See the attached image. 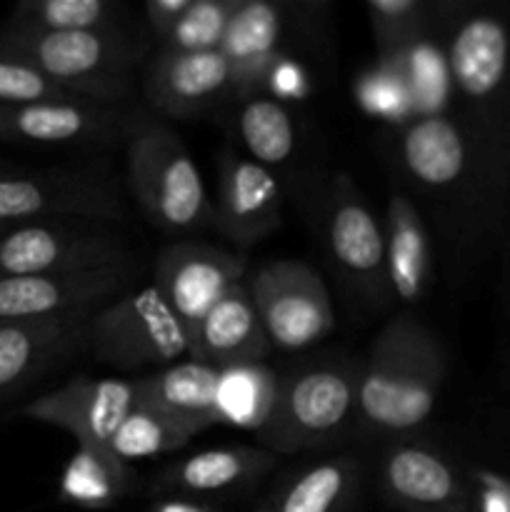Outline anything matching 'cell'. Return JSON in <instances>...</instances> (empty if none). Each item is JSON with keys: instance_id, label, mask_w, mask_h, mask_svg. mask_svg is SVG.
<instances>
[{"instance_id": "6da1fadb", "label": "cell", "mask_w": 510, "mask_h": 512, "mask_svg": "<svg viewBox=\"0 0 510 512\" xmlns=\"http://www.w3.org/2000/svg\"><path fill=\"white\" fill-rule=\"evenodd\" d=\"M450 113L463 128L485 190L510 223V5L438 3Z\"/></svg>"}, {"instance_id": "7a4b0ae2", "label": "cell", "mask_w": 510, "mask_h": 512, "mask_svg": "<svg viewBox=\"0 0 510 512\" xmlns=\"http://www.w3.org/2000/svg\"><path fill=\"white\" fill-rule=\"evenodd\" d=\"M448 375L440 340L415 315H395L360 360L358 420L368 438H410L438 405Z\"/></svg>"}, {"instance_id": "3957f363", "label": "cell", "mask_w": 510, "mask_h": 512, "mask_svg": "<svg viewBox=\"0 0 510 512\" xmlns=\"http://www.w3.org/2000/svg\"><path fill=\"white\" fill-rule=\"evenodd\" d=\"M398 155L415 185L448 205L463 245L483 248L505 240L508 218L490 200L468 138L450 110L408 120L400 128Z\"/></svg>"}, {"instance_id": "277c9868", "label": "cell", "mask_w": 510, "mask_h": 512, "mask_svg": "<svg viewBox=\"0 0 510 512\" xmlns=\"http://www.w3.org/2000/svg\"><path fill=\"white\" fill-rule=\"evenodd\" d=\"M0 50L33 65L75 98L95 103H133L135 68L145 53L125 28L45 33L8 25L0 30Z\"/></svg>"}, {"instance_id": "5b68a950", "label": "cell", "mask_w": 510, "mask_h": 512, "mask_svg": "<svg viewBox=\"0 0 510 512\" xmlns=\"http://www.w3.org/2000/svg\"><path fill=\"white\" fill-rule=\"evenodd\" d=\"M360 363L323 360L278 380L258 435L270 453L323 448L353 425L358 413Z\"/></svg>"}, {"instance_id": "8992f818", "label": "cell", "mask_w": 510, "mask_h": 512, "mask_svg": "<svg viewBox=\"0 0 510 512\" xmlns=\"http://www.w3.org/2000/svg\"><path fill=\"white\" fill-rule=\"evenodd\" d=\"M125 168L135 203L163 233L183 235L210 225L208 198L198 165L180 135L150 115L125 145Z\"/></svg>"}, {"instance_id": "52a82bcc", "label": "cell", "mask_w": 510, "mask_h": 512, "mask_svg": "<svg viewBox=\"0 0 510 512\" xmlns=\"http://www.w3.org/2000/svg\"><path fill=\"white\" fill-rule=\"evenodd\" d=\"M123 215L120 188L108 168H18L0 163V228L35 220L113 223Z\"/></svg>"}, {"instance_id": "ba28073f", "label": "cell", "mask_w": 510, "mask_h": 512, "mask_svg": "<svg viewBox=\"0 0 510 512\" xmlns=\"http://www.w3.org/2000/svg\"><path fill=\"white\" fill-rule=\"evenodd\" d=\"M88 350L120 370L175 365L190 355L188 330L155 285L123 293L88 320Z\"/></svg>"}, {"instance_id": "9c48e42d", "label": "cell", "mask_w": 510, "mask_h": 512, "mask_svg": "<svg viewBox=\"0 0 510 512\" xmlns=\"http://www.w3.org/2000/svg\"><path fill=\"white\" fill-rule=\"evenodd\" d=\"M150 118L143 105L50 100L0 108V143L38 148L108 150L128 145Z\"/></svg>"}, {"instance_id": "30bf717a", "label": "cell", "mask_w": 510, "mask_h": 512, "mask_svg": "<svg viewBox=\"0 0 510 512\" xmlns=\"http://www.w3.org/2000/svg\"><path fill=\"white\" fill-rule=\"evenodd\" d=\"M123 238L95 220H35L0 233V278L133 265Z\"/></svg>"}, {"instance_id": "8fae6325", "label": "cell", "mask_w": 510, "mask_h": 512, "mask_svg": "<svg viewBox=\"0 0 510 512\" xmlns=\"http://www.w3.org/2000/svg\"><path fill=\"white\" fill-rule=\"evenodd\" d=\"M270 345L283 353L313 348L335 328L330 290L303 260H270L245 280Z\"/></svg>"}, {"instance_id": "7c38bea8", "label": "cell", "mask_w": 510, "mask_h": 512, "mask_svg": "<svg viewBox=\"0 0 510 512\" xmlns=\"http://www.w3.org/2000/svg\"><path fill=\"white\" fill-rule=\"evenodd\" d=\"M323 233L335 268L355 295L370 308L388 305L385 233L368 200L348 173L330 178L323 203Z\"/></svg>"}, {"instance_id": "4fadbf2b", "label": "cell", "mask_w": 510, "mask_h": 512, "mask_svg": "<svg viewBox=\"0 0 510 512\" xmlns=\"http://www.w3.org/2000/svg\"><path fill=\"white\" fill-rule=\"evenodd\" d=\"M245 275H248L245 255L195 240H175L165 245L153 265L155 290L178 315L190 340L205 315L235 285L245 283Z\"/></svg>"}, {"instance_id": "5bb4252c", "label": "cell", "mask_w": 510, "mask_h": 512, "mask_svg": "<svg viewBox=\"0 0 510 512\" xmlns=\"http://www.w3.org/2000/svg\"><path fill=\"white\" fill-rule=\"evenodd\" d=\"M133 270L135 263L85 273L0 278V323L93 315L123 295L133 280Z\"/></svg>"}, {"instance_id": "9a60e30c", "label": "cell", "mask_w": 510, "mask_h": 512, "mask_svg": "<svg viewBox=\"0 0 510 512\" xmlns=\"http://www.w3.org/2000/svg\"><path fill=\"white\" fill-rule=\"evenodd\" d=\"M135 405L138 398L133 380L78 375L63 388L30 400L23 415L35 423L65 430L78 445L108 448Z\"/></svg>"}, {"instance_id": "2e32d148", "label": "cell", "mask_w": 510, "mask_h": 512, "mask_svg": "<svg viewBox=\"0 0 510 512\" xmlns=\"http://www.w3.org/2000/svg\"><path fill=\"white\" fill-rule=\"evenodd\" d=\"M143 98L160 120H193L233 100V73L220 50H158L143 73Z\"/></svg>"}, {"instance_id": "e0dca14e", "label": "cell", "mask_w": 510, "mask_h": 512, "mask_svg": "<svg viewBox=\"0 0 510 512\" xmlns=\"http://www.w3.org/2000/svg\"><path fill=\"white\" fill-rule=\"evenodd\" d=\"M380 483L393 503L415 512H473L463 465L438 445L413 438L390 443Z\"/></svg>"}, {"instance_id": "ac0fdd59", "label": "cell", "mask_w": 510, "mask_h": 512, "mask_svg": "<svg viewBox=\"0 0 510 512\" xmlns=\"http://www.w3.org/2000/svg\"><path fill=\"white\" fill-rule=\"evenodd\" d=\"M283 185L278 175L248 155L225 150L220 155L218 195L210 225L235 248H250L280 228Z\"/></svg>"}, {"instance_id": "d6986e66", "label": "cell", "mask_w": 510, "mask_h": 512, "mask_svg": "<svg viewBox=\"0 0 510 512\" xmlns=\"http://www.w3.org/2000/svg\"><path fill=\"white\" fill-rule=\"evenodd\" d=\"M90 315L0 323V403L88 350Z\"/></svg>"}, {"instance_id": "ffe728a7", "label": "cell", "mask_w": 510, "mask_h": 512, "mask_svg": "<svg viewBox=\"0 0 510 512\" xmlns=\"http://www.w3.org/2000/svg\"><path fill=\"white\" fill-rule=\"evenodd\" d=\"M283 5L273 0H238L220 53L233 73V100L265 93L270 73L283 58Z\"/></svg>"}, {"instance_id": "44dd1931", "label": "cell", "mask_w": 510, "mask_h": 512, "mask_svg": "<svg viewBox=\"0 0 510 512\" xmlns=\"http://www.w3.org/2000/svg\"><path fill=\"white\" fill-rule=\"evenodd\" d=\"M273 345L265 335L248 285L240 283L210 310L190 340V358L215 370L263 365Z\"/></svg>"}, {"instance_id": "7402d4cb", "label": "cell", "mask_w": 510, "mask_h": 512, "mask_svg": "<svg viewBox=\"0 0 510 512\" xmlns=\"http://www.w3.org/2000/svg\"><path fill=\"white\" fill-rule=\"evenodd\" d=\"M133 383L140 408L163 415L170 423L188 430L193 438L210 425L220 423V370L210 365L193 358L180 360L160 373L143 375Z\"/></svg>"}, {"instance_id": "603a6c76", "label": "cell", "mask_w": 510, "mask_h": 512, "mask_svg": "<svg viewBox=\"0 0 510 512\" xmlns=\"http://www.w3.org/2000/svg\"><path fill=\"white\" fill-rule=\"evenodd\" d=\"M383 233L390 298L403 305L420 303L433 273V250L423 218L405 193H390Z\"/></svg>"}, {"instance_id": "cb8c5ba5", "label": "cell", "mask_w": 510, "mask_h": 512, "mask_svg": "<svg viewBox=\"0 0 510 512\" xmlns=\"http://www.w3.org/2000/svg\"><path fill=\"white\" fill-rule=\"evenodd\" d=\"M275 463V453L260 448H213L188 455L158 478L160 490L178 493H223V490L250 485L263 478Z\"/></svg>"}, {"instance_id": "d4e9b609", "label": "cell", "mask_w": 510, "mask_h": 512, "mask_svg": "<svg viewBox=\"0 0 510 512\" xmlns=\"http://www.w3.org/2000/svg\"><path fill=\"white\" fill-rule=\"evenodd\" d=\"M133 473L128 463L115 458L108 448L78 445L60 475V500L85 510L113 508L130 490Z\"/></svg>"}, {"instance_id": "484cf974", "label": "cell", "mask_w": 510, "mask_h": 512, "mask_svg": "<svg viewBox=\"0 0 510 512\" xmlns=\"http://www.w3.org/2000/svg\"><path fill=\"white\" fill-rule=\"evenodd\" d=\"M360 483V463L353 455L320 460L295 475L280 493L275 512H345Z\"/></svg>"}, {"instance_id": "4316f807", "label": "cell", "mask_w": 510, "mask_h": 512, "mask_svg": "<svg viewBox=\"0 0 510 512\" xmlns=\"http://www.w3.org/2000/svg\"><path fill=\"white\" fill-rule=\"evenodd\" d=\"M238 135L248 150V158L270 170L290 163L298 145L293 115L280 98L270 93L240 100Z\"/></svg>"}, {"instance_id": "83f0119b", "label": "cell", "mask_w": 510, "mask_h": 512, "mask_svg": "<svg viewBox=\"0 0 510 512\" xmlns=\"http://www.w3.org/2000/svg\"><path fill=\"white\" fill-rule=\"evenodd\" d=\"M5 25L45 33L125 28L120 8L108 0H23L15 5Z\"/></svg>"}, {"instance_id": "f1b7e54d", "label": "cell", "mask_w": 510, "mask_h": 512, "mask_svg": "<svg viewBox=\"0 0 510 512\" xmlns=\"http://www.w3.org/2000/svg\"><path fill=\"white\" fill-rule=\"evenodd\" d=\"M370 28L380 58H403L423 35L435 30L438 3L430 0H368Z\"/></svg>"}, {"instance_id": "f546056e", "label": "cell", "mask_w": 510, "mask_h": 512, "mask_svg": "<svg viewBox=\"0 0 510 512\" xmlns=\"http://www.w3.org/2000/svg\"><path fill=\"white\" fill-rule=\"evenodd\" d=\"M278 378L263 365L220 370V423H235L258 433L273 405Z\"/></svg>"}, {"instance_id": "4dcf8cb0", "label": "cell", "mask_w": 510, "mask_h": 512, "mask_svg": "<svg viewBox=\"0 0 510 512\" xmlns=\"http://www.w3.org/2000/svg\"><path fill=\"white\" fill-rule=\"evenodd\" d=\"M190 440H193V435L188 430L170 423L168 418L153 413V410L135 405L118 428V433L113 435L108 450L123 463H135V460L158 458V455L185 448Z\"/></svg>"}, {"instance_id": "1f68e13d", "label": "cell", "mask_w": 510, "mask_h": 512, "mask_svg": "<svg viewBox=\"0 0 510 512\" xmlns=\"http://www.w3.org/2000/svg\"><path fill=\"white\" fill-rule=\"evenodd\" d=\"M238 0H190L178 23L158 38V50L205 53L220 50Z\"/></svg>"}, {"instance_id": "d6a6232c", "label": "cell", "mask_w": 510, "mask_h": 512, "mask_svg": "<svg viewBox=\"0 0 510 512\" xmlns=\"http://www.w3.org/2000/svg\"><path fill=\"white\" fill-rule=\"evenodd\" d=\"M50 100H83L50 83L33 65L15 55L0 50V108L30 103H50Z\"/></svg>"}, {"instance_id": "836d02e7", "label": "cell", "mask_w": 510, "mask_h": 512, "mask_svg": "<svg viewBox=\"0 0 510 512\" xmlns=\"http://www.w3.org/2000/svg\"><path fill=\"white\" fill-rule=\"evenodd\" d=\"M190 0H148L143 5V15L148 28L155 38H163L170 28L180 20V15L188 10Z\"/></svg>"}, {"instance_id": "e575fe53", "label": "cell", "mask_w": 510, "mask_h": 512, "mask_svg": "<svg viewBox=\"0 0 510 512\" xmlns=\"http://www.w3.org/2000/svg\"><path fill=\"white\" fill-rule=\"evenodd\" d=\"M148 512H218L208 505L198 503V500L180 498V495H168V498H160L150 505Z\"/></svg>"}, {"instance_id": "d590c367", "label": "cell", "mask_w": 510, "mask_h": 512, "mask_svg": "<svg viewBox=\"0 0 510 512\" xmlns=\"http://www.w3.org/2000/svg\"><path fill=\"white\" fill-rule=\"evenodd\" d=\"M505 308H508L510 315V225H508V233H505Z\"/></svg>"}, {"instance_id": "8d00e7d4", "label": "cell", "mask_w": 510, "mask_h": 512, "mask_svg": "<svg viewBox=\"0 0 510 512\" xmlns=\"http://www.w3.org/2000/svg\"><path fill=\"white\" fill-rule=\"evenodd\" d=\"M508 383H510V355H508Z\"/></svg>"}, {"instance_id": "74e56055", "label": "cell", "mask_w": 510, "mask_h": 512, "mask_svg": "<svg viewBox=\"0 0 510 512\" xmlns=\"http://www.w3.org/2000/svg\"><path fill=\"white\" fill-rule=\"evenodd\" d=\"M258 512H275L273 508H263V510H258Z\"/></svg>"}, {"instance_id": "f35d334b", "label": "cell", "mask_w": 510, "mask_h": 512, "mask_svg": "<svg viewBox=\"0 0 510 512\" xmlns=\"http://www.w3.org/2000/svg\"><path fill=\"white\" fill-rule=\"evenodd\" d=\"M3 230H5V228H0V233H3Z\"/></svg>"}, {"instance_id": "ab89813d", "label": "cell", "mask_w": 510, "mask_h": 512, "mask_svg": "<svg viewBox=\"0 0 510 512\" xmlns=\"http://www.w3.org/2000/svg\"><path fill=\"white\" fill-rule=\"evenodd\" d=\"M508 225H510V223H508Z\"/></svg>"}]
</instances>
